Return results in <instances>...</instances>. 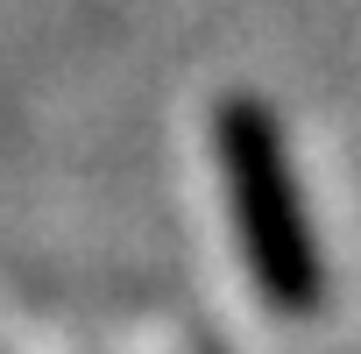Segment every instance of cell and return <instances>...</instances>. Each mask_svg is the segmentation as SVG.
<instances>
[{"mask_svg":"<svg viewBox=\"0 0 361 354\" xmlns=\"http://www.w3.org/2000/svg\"><path fill=\"white\" fill-rule=\"evenodd\" d=\"M220 163H227L241 234H248V255H255L269 298L305 305L312 298V241H305V220H298V185L283 170V142H276V128L255 99L220 106Z\"/></svg>","mask_w":361,"mask_h":354,"instance_id":"1","label":"cell"}]
</instances>
